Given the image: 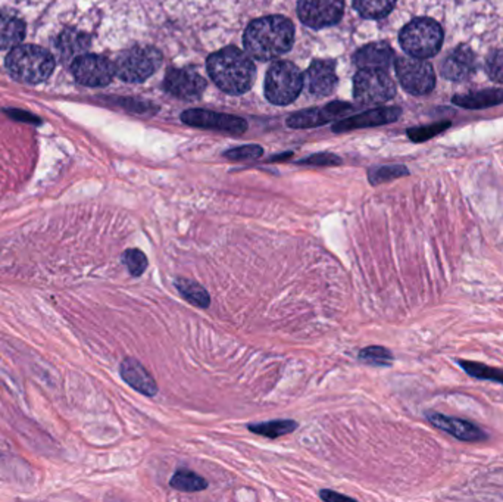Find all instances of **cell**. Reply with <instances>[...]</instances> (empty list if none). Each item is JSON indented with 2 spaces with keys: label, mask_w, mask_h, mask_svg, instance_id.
Here are the masks:
<instances>
[{
  "label": "cell",
  "mask_w": 503,
  "mask_h": 502,
  "mask_svg": "<svg viewBox=\"0 0 503 502\" xmlns=\"http://www.w3.org/2000/svg\"><path fill=\"white\" fill-rule=\"evenodd\" d=\"M303 89L301 70L289 63L278 61L269 67L265 79V96L274 105H290Z\"/></svg>",
  "instance_id": "cell-5"
},
{
  "label": "cell",
  "mask_w": 503,
  "mask_h": 502,
  "mask_svg": "<svg viewBox=\"0 0 503 502\" xmlns=\"http://www.w3.org/2000/svg\"><path fill=\"white\" fill-rule=\"evenodd\" d=\"M25 36V25L17 17L0 13V50L11 49L22 42Z\"/></svg>",
  "instance_id": "cell-21"
},
{
  "label": "cell",
  "mask_w": 503,
  "mask_h": 502,
  "mask_svg": "<svg viewBox=\"0 0 503 502\" xmlns=\"http://www.w3.org/2000/svg\"><path fill=\"white\" fill-rule=\"evenodd\" d=\"M486 71L493 81L503 84V50H493L487 55Z\"/></svg>",
  "instance_id": "cell-31"
},
{
  "label": "cell",
  "mask_w": 503,
  "mask_h": 502,
  "mask_svg": "<svg viewBox=\"0 0 503 502\" xmlns=\"http://www.w3.org/2000/svg\"><path fill=\"white\" fill-rule=\"evenodd\" d=\"M400 115H402V111L396 106L371 109L367 113L338 121L333 125V132L343 133V132H352V130L356 129H367V127L388 124V123H395Z\"/></svg>",
  "instance_id": "cell-16"
},
{
  "label": "cell",
  "mask_w": 503,
  "mask_h": 502,
  "mask_svg": "<svg viewBox=\"0 0 503 502\" xmlns=\"http://www.w3.org/2000/svg\"><path fill=\"white\" fill-rule=\"evenodd\" d=\"M162 63V55L150 46H136L116 59L115 74L127 83H141L153 75Z\"/></svg>",
  "instance_id": "cell-6"
},
{
  "label": "cell",
  "mask_w": 503,
  "mask_h": 502,
  "mask_svg": "<svg viewBox=\"0 0 503 502\" xmlns=\"http://www.w3.org/2000/svg\"><path fill=\"white\" fill-rule=\"evenodd\" d=\"M303 84L315 98L330 96L337 84L336 64L333 61H314L306 71Z\"/></svg>",
  "instance_id": "cell-14"
},
{
  "label": "cell",
  "mask_w": 503,
  "mask_h": 502,
  "mask_svg": "<svg viewBox=\"0 0 503 502\" xmlns=\"http://www.w3.org/2000/svg\"><path fill=\"white\" fill-rule=\"evenodd\" d=\"M121 261L127 267L132 277H141V276H143V273H145L149 266V260L145 252L137 250V248L124 251L123 257H121Z\"/></svg>",
  "instance_id": "cell-28"
},
{
  "label": "cell",
  "mask_w": 503,
  "mask_h": 502,
  "mask_svg": "<svg viewBox=\"0 0 503 502\" xmlns=\"http://www.w3.org/2000/svg\"><path fill=\"white\" fill-rule=\"evenodd\" d=\"M396 74L402 88L411 95H429L436 86L433 67L422 59L400 58L396 63Z\"/></svg>",
  "instance_id": "cell-8"
},
{
  "label": "cell",
  "mask_w": 503,
  "mask_h": 502,
  "mask_svg": "<svg viewBox=\"0 0 503 502\" xmlns=\"http://www.w3.org/2000/svg\"><path fill=\"white\" fill-rule=\"evenodd\" d=\"M396 86L383 70L362 68L354 77V96L359 104L379 105L392 99Z\"/></svg>",
  "instance_id": "cell-7"
},
{
  "label": "cell",
  "mask_w": 503,
  "mask_h": 502,
  "mask_svg": "<svg viewBox=\"0 0 503 502\" xmlns=\"http://www.w3.org/2000/svg\"><path fill=\"white\" fill-rule=\"evenodd\" d=\"M396 0H354V6L363 18L379 20L392 13Z\"/></svg>",
  "instance_id": "cell-26"
},
{
  "label": "cell",
  "mask_w": 503,
  "mask_h": 502,
  "mask_svg": "<svg viewBox=\"0 0 503 502\" xmlns=\"http://www.w3.org/2000/svg\"><path fill=\"white\" fill-rule=\"evenodd\" d=\"M169 485L174 489L180 490V492H200L208 488V481L194 473L192 470L180 469L174 473L173 479L169 481Z\"/></svg>",
  "instance_id": "cell-24"
},
{
  "label": "cell",
  "mask_w": 503,
  "mask_h": 502,
  "mask_svg": "<svg viewBox=\"0 0 503 502\" xmlns=\"http://www.w3.org/2000/svg\"><path fill=\"white\" fill-rule=\"evenodd\" d=\"M475 71V55L468 46H458L441 64V74L452 81L470 79Z\"/></svg>",
  "instance_id": "cell-17"
},
{
  "label": "cell",
  "mask_w": 503,
  "mask_h": 502,
  "mask_svg": "<svg viewBox=\"0 0 503 502\" xmlns=\"http://www.w3.org/2000/svg\"><path fill=\"white\" fill-rule=\"evenodd\" d=\"M358 358L365 364L377 365V367H388L393 364V353L384 346H367L361 349Z\"/></svg>",
  "instance_id": "cell-27"
},
{
  "label": "cell",
  "mask_w": 503,
  "mask_h": 502,
  "mask_svg": "<svg viewBox=\"0 0 503 502\" xmlns=\"http://www.w3.org/2000/svg\"><path fill=\"white\" fill-rule=\"evenodd\" d=\"M59 47L63 50L65 56L80 54L89 47V38H84L83 34L75 31H66L59 38Z\"/></svg>",
  "instance_id": "cell-30"
},
{
  "label": "cell",
  "mask_w": 503,
  "mask_h": 502,
  "mask_svg": "<svg viewBox=\"0 0 503 502\" xmlns=\"http://www.w3.org/2000/svg\"><path fill=\"white\" fill-rule=\"evenodd\" d=\"M454 104L466 109L490 108L503 104V89H486V90L455 96Z\"/></svg>",
  "instance_id": "cell-20"
},
{
  "label": "cell",
  "mask_w": 503,
  "mask_h": 502,
  "mask_svg": "<svg viewBox=\"0 0 503 502\" xmlns=\"http://www.w3.org/2000/svg\"><path fill=\"white\" fill-rule=\"evenodd\" d=\"M408 174V168L404 166H377L368 173V180L371 182V184L377 186L381 183L390 182V180L399 179V177Z\"/></svg>",
  "instance_id": "cell-29"
},
{
  "label": "cell",
  "mask_w": 503,
  "mask_h": 502,
  "mask_svg": "<svg viewBox=\"0 0 503 502\" xmlns=\"http://www.w3.org/2000/svg\"><path fill=\"white\" fill-rule=\"evenodd\" d=\"M299 424L294 420H271V421H265V423H252L248 424L249 432L255 433V435L265 436L269 439H276L280 436L290 435L294 433Z\"/></svg>",
  "instance_id": "cell-23"
},
{
  "label": "cell",
  "mask_w": 503,
  "mask_h": 502,
  "mask_svg": "<svg viewBox=\"0 0 503 502\" xmlns=\"http://www.w3.org/2000/svg\"><path fill=\"white\" fill-rule=\"evenodd\" d=\"M174 285L177 287L178 294L183 296V299H186L187 302L198 308L209 307L210 296L202 285H199V283L194 282V280L182 277L177 278V280L174 282Z\"/></svg>",
  "instance_id": "cell-22"
},
{
  "label": "cell",
  "mask_w": 503,
  "mask_h": 502,
  "mask_svg": "<svg viewBox=\"0 0 503 502\" xmlns=\"http://www.w3.org/2000/svg\"><path fill=\"white\" fill-rule=\"evenodd\" d=\"M345 13V0H299L297 13L311 29H326L337 24Z\"/></svg>",
  "instance_id": "cell-9"
},
{
  "label": "cell",
  "mask_w": 503,
  "mask_h": 502,
  "mask_svg": "<svg viewBox=\"0 0 503 502\" xmlns=\"http://www.w3.org/2000/svg\"><path fill=\"white\" fill-rule=\"evenodd\" d=\"M301 164H305V166H337V164H342V159L336 157V155L330 154H317L312 155L310 158L302 159Z\"/></svg>",
  "instance_id": "cell-34"
},
{
  "label": "cell",
  "mask_w": 503,
  "mask_h": 502,
  "mask_svg": "<svg viewBox=\"0 0 503 502\" xmlns=\"http://www.w3.org/2000/svg\"><path fill=\"white\" fill-rule=\"evenodd\" d=\"M164 88L168 93L184 100L199 99L207 89V80L190 70H169L164 80Z\"/></svg>",
  "instance_id": "cell-12"
},
{
  "label": "cell",
  "mask_w": 503,
  "mask_h": 502,
  "mask_svg": "<svg viewBox=\"0 0 503 502\" xmlns=\"http://www.w3.org/2000/svg\"><path fill=\"white\" fill-rule=\"evenodd\" d=\"M352 111V105L345 102H333L327 105L326 108L306 109L301 113L294 114L287 118V125L292 129H312L318 125L326 124L328 121L335 120L337 116Z\"/></svg>",
  "instance_id": "cell-15"
},
{
  "label": "cell",
  "mask_w": 503,
  "mask_h": 502,
  "mask_svg": "<svg viewBox=\"0 0 503 502\" xmlns=\"http://www.w3.org/2000/svg\"><path fill=\"white\" fill-rule=\"evenodd\" d=\"M183 123L200 129L219 130L226 133L242 134L248 130V123L240 116L212 113L203 109H190L182 114Z\"/></svg>",
  "instance_id": "cell-11"
},
{
  "label": "cell",
  "mask_w": 503,
  "mask_h": 502,
  "mask_svg": "<svg viewBox=\"0 0 503 502\" xmlns=\"http://www.w3.org/2000/svg\"><path fill=\"white\" fill-rule=\"evenodd\" d=\"M207 65L210 79L228 95H243L255 81V64L249 54L235 46L210 55Z\"/></svg>",
  "instance_id": "cell-2"
},
{
  "label": "cell",
  "mask_w": 503,
  "mask_h": 502,
  "mask_svg": "<svg viewBox=\"0 0 503 502\" xmlns=\"http://www.w3.org/2000/svg\"><path fill=\"white\" fill-rule=\"evenodd\" d=\"M320 498L326 502L347 501V499H352L346 497V495L337 494L335 490L330 489H322L321 492H320Z\"/></svg>",
  "instance_id": "cell-35"
},
{
  "label": "cell",
  "mask_w": 503,
  "mask_h": 502,
  "mask_svg": "<svg viewBox=\"0 0 503 502\" xmlns=\"http://www.w3.org/2000/svg\"><path fill=\"white\" fill-rule=\"evenodd\" d=\"M395 59L392 47L386 43H371L363 46L355 54V64L361 70L370 68V70H388Z\"/></svg>",
  "instance_id": "cell-19"
},
{
  "label": "cell",
  "mask_w": 503,
  "mask_h": 502,
  "mask_svg": "<svg viewBox=\"0 0 503 502\" xmlns=\"http://www.w3.org/2000/svg\"><path fill=\"white\" fill-rule=\"evenodd\" d=\"M120 374L128 387L141 392L145 396H149V398L157 396L158 390H159L158 389L157 380L141 365V362H137L136 358H125L124 362H121Z\"/></svg>",
  "instance_id": "cell-18"
},
{
  "label": "cell",
  "mask_w": 503,
  "mask_h": 502,
  "mask_svg": "<svg viewBox=\"0 0 503 502\" xmlns=\"http://www.w3.org/2000/svg\"><path fill=\"white\" fill-rule=\"evenodd\" d=\"M264 154V149L258 145H246L234 148V149L227 150L224 157L233 161H249V159H258L260 155Z\"/></svg>",
  "instance_id": "cell-32"
},
{
  "label": "cell",
  "mask_w": 503,
  "mask_h": 502,
  "mask_svg": "<svg viewBox=\"0 0 503 502\" xmlns=\"http://www.w3.org/2000/svg\"><path fill=\"white\" fill-rule=\"evenodd\" d=\"M6 68L13 79L27 84H38L49 79L55 70L50 52L34 45H18L6 58Z\"/></svg>",
  "instance_id": "cell-3"
},
{
  "label": "cell",
  "mask_w": 503,
  "mask_h": 502,
  "mask_svg": "<svg viewBox=\"0 0 503 502\" xmlns=\"http://www.w3.org/2000/svg\"><path fill=\"white\" fill-rule=\"evenodd\" d=\"M294 43V25L280 15L252 21L243 36L244 49L258 61H273L287 54Z\"/></svg>",
  "instance_id": "cell-1"
},
{
  "label": "cell",
  "mask_w": 503,
  "mask_h": 502,
  "mask_svg": "<svg viewBox=\"0 0 503 502\" xmlns=\"http://www.w3.org/2000/svg\"><path fill=\"white\" fill-rule=\"evenodd\" d=\"M399 42L409 56L429 59L443 45V30L431 18H415L400 31Z\"/></svg>",
  "instance_id": "cell-4"
},
{
  "label": "cell",
  "mask_w": 503,
  "mask_h": 502,
  "mask_svg": "<svg viewBox=\"0 0 503 502\" xmlns=\"http://www.w3.org/2000/svg\"><path fill=\"white\" fill-rule=\"evenodd\" d=\"M425 417L430 423L433 424L434 428L440 429L443 432L454 436L462 442H482V440L487 439V433L480 426L468 420L450 417V415L434 413V411L427 413Z\"/></svg>",
  "instance_id": "cell-13"
},
{
  "label": "cell",
  "mask_w": 503,
  "mask_h": 502,
  "mask_svg": "<svg viewBox=\"0 0 503 502\" xmlns=\"http://www.w3.org/2000/svg\"><path fill=\"white\" fill-rule=\"evenodd\" d=\"M74 79L89 88H104L111 83L115 67L109 59L100 55H83L72 63Z\"/></svg>",
  "instance_id": "cell-10"
},
{
  "label": "cell",
  "mask_w": 503,
  "mask_h": 502,
  "mask_svg": "<svg viewBox=\"0 0 503 502\" xmlns=\"http://www.w3.org/2000/svg\"><path fill=\"white\" fill-rule=\"evenodd\" d=\"M449 123H438V124L425 125V127H418V129L408 130L409 139L413 141L429 140L431 137L436 136V134L441 133L443 130L449 127Z\"/></svg>",
  "instance_id": "cell-33"
},
{
  "label": "cell",
  "mask_w": 503,
  "mask_h": 502,
  "mask_svg": "<svg viewBox=\"0 0 503 502\" xmlns=\"http://www.w3.org/2000/svg\"><path fill=\"white\" fill-rule=\"evenodd\" d=\"M456 362L470 378L477 379V380H491L503 387L502 369H496V367H490L482 362H466V360H456Z\"/></svg>",
  "instance_id": "cell-25"
}]
</instances>
